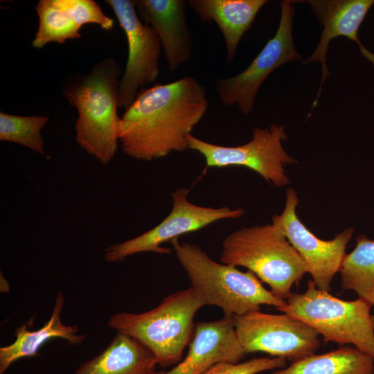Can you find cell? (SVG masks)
I'll use <instances>...</instances> for the list:
<instances>
[{"instance_id": "7c38bea8", "label": "cell", "mask_w": 374, "mask_h": 374, "mask_svg": "<svg viewBox=\"0 0 374 374\" xmlns=\"http://www.w3.org/2000/svg\"><path fill=\"white\" fill-rule=\"evenodd\" d=\"M299 198L291 188L286 193L285 205L280 215H274L272 224L283 233L299 253L317 288L330 292L335 275L340 271L346 256V246L354 229L348 227L330 240L314 235L296 214Z\"/></svg>"}, {"instance_id": "ba28073f", "label": "cell", "mask_w": 374, "mask_h": 374, "mask_svg": "<svg viewBox=\"0 0 374 374\" xmlns=\"http://www.w3.org/2000/svg\"><path fill=\"white\" fill-rule=\"evenodd\" d=\"M189 190L181 187L172 192V208L168 215L159 224L144 233L107 247L105 260L120 262L130 256L141 252L169 254L170 248L162 244L178 239L181 235L199 231L220 220L237 219L244 214L242 208L206 207L191 202Z\"/></svg>"}, {"instance_id": "5b68a950", "label": "cell", "mask_w": 374, "mask_h": 374, "mask_svg": "<svg viewBox=\"0 0 374 374\" xmlns=\"http://www.w3.org/2000/svg\"><path fill=\"white\" fill-rule=\"evenodd\" d=\"M220 262L244 267L285 300L308 269L296 250L274 224L244 227L222 242Z\"/></svg>"}, {"instance_id": "d4e9b609", "label": "cell", "mask_w": 374, "mask_h": 374, "mask_svg": "<svg viewBox=\"0 0 374 374\" xmlns=\"http://www.w3.org/2000/svg\"><path fill=\"white\" fill-rule=\"evenodd\" d=\"M371 320H372V323H373V328H374V314L371 315Z\"/></svg>"}, {"instance_id": "8992f818", "label": "cell", "mask_w": 374, "mask_h": 374, "mask_svg": "<svg viewBox=\"0 0 374 374\" xmlns=\"http://www.w3.org/2000/svg\"><path fill=\"white\" fill-rule=\"evenodd\" d=\"M371 306L358 298L344 301L317 287L312 280L303 293H292L277 310L310 326L323 341L353 344L374 357Z\"/></svg>"}, {"instance_id": "9c48e42d", "label": "cell", "mask_w": 374, "mask_h": 374, "mask_svg": "<svg viewBox=\"0 0 374 374\" xmlns=\"http://www.w3.org/2000/svg\"><path fill=\"white\" fill-rule=\"evenodd\" d=\"M239 342L247 355L264 352L293 362L314 354L321 346L318 332L290 315L260 310L233 316Z\"/></svg>"}, {"instance_id": "6da1fadb", "label": "cell", "mask_w": 374, "mask_h": 374, "mask_svg": "<svg viewBox=\"0 0 374 374\" xmlns=\"http://www.w3.org/2000/svg\"><path fill=\"white\" fill-rule=\"evenodd\" d=\"M208 107L204 87L190 75L143 89L120 118L121 148L143 161L189 150L188 136Z\"/></svg>"}, {"instance_id": "603a6c76", "label": "cell", "mask_w": 374, "mask_h": 374, "mask_svg": "<svg viewBox=\"0 0 374 374\" xmlns=\"http://www.w3.org/2000/svg\"><path fill=\"white\" fill-rule=\"evenodd\" d=\"M55 2L80 28L86 24H96L105 30H111L114 26L113 19L107 16L93 0H55Z\"/></svg>"}, {"instance_id": "3957f363", "label": "cell", "mask_w": 374, "mask_h": 374, "mask_svg": "<svg viewBox=\"0 0 374 374\" xmlns=\"http://www.w3.org/2000/svg\"><path fill=\"white\" fill-rule=\"evenodd\" d=\"M205 305L199 293L190 286L169 294L150 310L115 314L107 324L145 346L157 364L175 366L193 337L195 314Z\"/></svg>"}, {"instance_id": "8fae6325", "label": "cell", "mask_w": 374, "mask_h": 374, "mask_svg": "<svg viewBox=\"0 0 374 374\" xmlns=\"http://www.w3.org/2000/svg\"><path fill=\"white\" fill-rule=\"evenodd\" d=\"M125 35L128 54L118 88V108L127 109L160 73L161 44L155 30L139 19L134 0H106Z\"/></svg>"}, {"instance_id": "ac0fdd59", "label": "cell", "mask_w": 374, "mask_h": 374, "mask_svg": "<svg viewBox=\"0 0 374 374\" xmlns=\"http://www.w3.org/2000/svg\"><path fill=\"white\" fill-rule=\"evenodd\" d=\"M153 354L134 338L117 332L98 355L82 364L74 374H153Z\"/></svg>"}, {"instance_id": "4fadbf2b", "label": "cell", "mask_w": 374, "mask_h": 374, "mask_svg": "<svg viewBox=\"0 0 374 374\" xmlns=\"http://www.w3.org/2000/svg\"><path fill=\"white\" fill-rule=\"evenodd\" d=\"M311 10L316 15L323 29L317 48L303 64L319 62L321 64V78L312 109L317 106L322 86L330 75L327 65L326 55L330 42L337 37H346L355 42L362 55L374 69V53L368 51L358 37L359 28L367 12L374 4V0H310Z\"/></svg>"}, {"instance_id": "44dd1931", "label": "cell", "mask_w": 374, "mask_h": 374, "mask_svg": "<svg viewBox=\"0 0 374 374\" xmlns=\"http://www.w3.org/2000/svg\"><path fill=\"white\" fill-rule=\"evenodd\" d=\"M35 10L39 26L33 39L35 48H42L51 42L64 44L67 39L81 37V29L73 19L55 2V0H40Z\"/></svg>"}, {"instance_id": "52a82bcc", "label": "cell", "mask_w": 374, "mask_h": 374, "mask_svg": "<svg viewBox=\"0 0 374 374\" xmlns=\"http://www.w3.org/2000/svg\"><path fill=\"white\" fill-rule=\"evenodd\" d=\"M286 139L285 127L276 124L255 128L251 140L238 146L213 144L192 134L188 136V149L200 154L207 168L246 167L276 187L290 183L285 166L296 163L283 149L282 143Z\"/></svg>"}, {"instance_id": "e0dca14e", "label": "cell", "mask_w": 374, "mask_h": 374, "mask_svg": "<svg viewBox=\"0 0 374 374\" xmlns=\"http://www.w3.org/2000/svg\"><path fill=\"white\" fill-rule=\"evenodd\" d=\"M64 305L63 293L59 292L49 320L37 330H28L24 324L15 330V340L0 348V374L17 360L37 355L40 347L52 338H61L70 344H80L84 335H79L78 326H66L61 321V312Z\"/></svg>"}, {"instance_id": "5bb4252c", "label": "cell", "mask_w": 374, "mask_h": 374, "mask_svg": "<svg viewBox=\"0 0 374 374\" xmlns=\"http://www.w3.org/2000/svg\"><path fill=\"white\" fill-rule=\"evenodd\" d=\"M246 353L237 337L233 317L195 325L193 337L184 359L168 371L153 374H203L215 364L238 363Z\"/></svg>"}, {"instance_id": "9a60e30c", "label": "cell", "mask_w": 374, "mask_h": 374, "mask_svg": "<svg viewBox=\"0 0 374 374\" xmlns=\"http://www.w3.org/2000/svg\"><path fill=\"white\" fill-rule=\"evenodd\" d=\"M140 20L157 32L170 71H177L193 54L186 0H134Z\"/></svg>"}, {"instance_id": "277c9868", "label": "cell", "mask_w": 374, "mask_h": 374, "mask_svg": "<svg viewBox=\"0 0 374 374\" xmlns=\"http://www.w3.org/2000/svg\"><path fill=\"white\" fill-rule=\"evenodd\" d=\"M170 243L190 285L199 293L206 305L217 306L225 315L233 317L260 310L262 305L278 309L286 304L285 300L264 287L253 272H243L237 267L217 262L195 244L179 242L178 239Z\"/></svg>"}, {"instance_id": "cb8c5ba5", "label": "cell", "mask_w": 374, "mask_h": 374, "mask_svg": "<svg viewBox=\"0 0 374 374\" xmlns=\"http://www.w3.org/2000/svg\"><path fill=\"white\" fill-rule=\"evenodd\" d=\"M286 359L280 357H258L240 363H220L203 374H257L269 370L285 368Z\"/></svg>"}, {"instance_id": "7402d4cb", "label": "cell", "mask_w": 374, "mask_h": 374, "mask_svg": "<svg viewBox=\"0 0 374 374\" xmlns=\"http://www.w3.org/2000/svg\"><path fill=\"white\" fill-rule=\"evenodd\" d=\"M49 117L46 116H17L0 112V140L26 146L46 155L42 130Z\"/></svg>"}, {"instance_id": "7a4b0ae2", "label": "cell", "mask_w": 374, "mask_h": 374, "mask_svg": "<svg viewBox=\"0 0 374 374\" xmlns=\"http://www.w3.org/2000/svg\"><path fill=\"white\" fill-rule=\"evenodd\" d=\"M121 69L112 58L96 63L90 71L64 86L62 93L78 114L75 141L103 165L115 156L119 141V77Z\"/></svg>"}, {"instance_id": "d6986e66", "label": "cell", "mask_w": 374, "mask_h": 374, "mask_svg": "<svg viewBox=\"0 0 374 374\" xmlns=\"http://www.w3.org/2000/svg\"><path fill=\"white\" fill-rule=\"evenodd\" d=\"M271 374H374V357L356 348L344 346L308 355Z\"/></svg>"}, {"instance_id": "ffe728a7", "label": "cell", "mask_w": 374, "mask_h": 374, "mask_svg": "<svg viewBox=\"0 0 374 374\" xmlns=\"http://www.w3.org/2000/svg\"><path fill=\"white\" fill-rule=\"evenodd\" d=\"M339 271L342 289L355 291L359 299L374 306V240L359 235Z\"/></svg>"}, {"instance_id": "30bf717a", "label": "cell", "mask_w": 374, "mask_h": 374, "mask_svg": "<svg viewBox=\"0 0 374 374\" xmlns=\"http://www.w3.org/2000/svg\"><path fill=\"white\" fill-rule=\"evenodd\" d=\"M292 2L280 3V19L275 35L248 66L237 75L216 80V93L224 105H237L243 114H249L260 86L271 73L285 63L301 58L292 38L294 9Z\"/></svg>"}, {"instance_id": "2e32d148", "label": "cell", "mask_w": 374, "mask_h": 374, "mask_svg": "<svg viewBox=\"0 0 374 374\" xmlns=\"http://www.w3.org/2000/svg\"><path fill=\"white\" fill-rule=\"evenodd\" d=\"M188 5L203 22H215L224 40L226 61L235 58L238 46L266 0H188Z\"/></svg>"}]
</instances>
